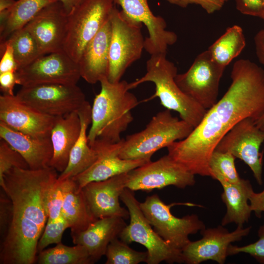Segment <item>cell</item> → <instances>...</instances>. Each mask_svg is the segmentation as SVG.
Wrapping results in <instances>:
<instances>
[{"label":"cell","instance_id":"cell-38","mask_svg":"<svg viewBox=\"0 0 264 264\" xmlns=\"http://www.w3.org/2000/svg\"><path fill=\"white\" fill-rule=\"evenodd\" d=\"M0 74L6 72H16L18 69L11 44L6 41L0 44Z\"/></svg>","mask_w":264,"mask_h":264},{"label":"cell","instance_id":"cell-37","mask_svg":"<svg viewBox=\"0 0 264 264\" xmlns=\"http://www.w3.org/2000/svg\"><path fill=\"white\" fill-rule=\"evenodd\" d=\"M64 196V180L61 181L57 179L51 188L47 198V220H55L61 216Z\"/></svg>","mask_w":264,"mask_h":264},{"label":"cell","instance_id":"cell-2","mask_svg":"<svg viewBox=\"0 0 264 264\" xmlns=\"http://www.w3.org/2000/svg\"><path fill=\"white\" fill-rule=\"evenodd\" d=\"M51 167L39 170L13 168L0 185L11 203V215L0 249V264H33L48 220L47 198L58 179Z\"/></svg>","mask_w":264,"mask_h":264},{"label":"cell","instance_id":"cell-41","mask_svg":"<svg viewBox=\"0 0 264 264\" xmlns=\"http://www.w3.org/2000/svg\"><path fill=\"white\" fill-rule=\"evenodd\" d=\"M16 85H18L16 72L9 71L0 74V88L3 94L14 95Z\"/></svg>","mask_w":264,"mask_h":264},{"label":"cell","instance_id":"cell-30","mask_svg":"<svg viewBox=\"0 0 264 264\" xmlns=\"http://www.w3.org/2000/svg\"><path fill=\"white\" fill-rule=\"evenodd\" d=\"M39 264H94L87 249L83 245L69 246L61 242L52 248L44 249L36 258Z\"/></svg>","mask_w":264,"mask_h":264},{"label":"cell","instance_id":"cell-24","mask_svg":"<svg viewBox=\"0 0 264 264\" xmlns=\"http://www.w3.org/2000/svg\"><path fill=\"white\" fill-rule=\"evenodd\" d=\"M81 128L77 111L56 117L50 135L53 153L49 166L57 172L62 173L66 168Z\"/></svg>","mask_w":264,"mask_h":264},{"label":"cell","instance_id":"cell-9","mask_svg":"<svg viewBox=\"0 0 264 264\" xmlns=\"http://www.w3.org/2000/svg\"><path fill=\"white\" fill-rule=\"evenodd\" d=\"M111 39L107 76L111 83H116L127 69L139 59L144 49L142 23L126 17L114 6L110 16Z\"/></svg>","mask_w":264,"mask_h":264},{"label":"cell","instance_id":"cell-13","mask_svg":"<svg viewBox=\"0 0 264 264\" xmlns=\"http://www.w3.org/2000/svg\"><path fill=\"white\" fill-rule=\"evenodd\" d=\"M264 142V130L258 127L252 118L247 117L224 135L215 151L229 153L243 161L252 171L257 183L262 185L263 155L260 150Z\"/></svg>","mask_w":264,"mask_h":264},{"label":"cell","instance_id":"cell-1","mask_svg":"<svg viewBox=\"0 0 264 264\" xmlns=\"http://www.w3.org/2000/svg\"><path fill=\"white\" fill-rule=\"evenodd\" d=\"M231 83L185 139L167 148L168 154L194 175L210 176L209 162L221 139L242 119L264 110V69L247 59L233 65Z\"/></svg>","mask_w":264,"mask_h":264},{"label":"cell","instance_id":"cell-44","mask_svg":"<svg viewBox=\"0 0 264 264\" xmlns=\"http://www.w3.org/2000/svg\"><path fill=\"white\" fill-rule=\"evenodd\" d=\"M1 199L3 200L5 206V208H4V211L6 213V214H8L7 213H8V212H7V211L10 208V207L11 206V203H10V204L9 206L8 207V208H7L8 207V204L10 203L9 198H8L7 199H5V198L4 199L2 197ZM2 210H3V209H2ZM8 216H9V215L8 216V215L7 216V215H0V227H1V228H2V230L4 228V226L6 224H7L8 226V222H7V220H9V221H10V220L8 219Z\"/></svg>","mask_w":264,"mask_h":264},{"label":"cell","instance_id":"cell-40","mask_svg":"<svg viewBox=\"0 0 264 264\" xmlns=\"http://www.w3.org/2000/svg\"><path fill=\"white\" fill-rule=\"evenodd\" d=\"M237 9L242 14L258 17L264 16L263 0H235Z\"/></svg>","mask_w":264,"mask_h":264},{"label":"cell","instance_id":"cell-22","mask_svg":"<svg viewBox=\"0 0 264 264\" xmlns=\"http://www.w3.org/2000/svg\"><path fill=\"white\" fill-rule=\"evenodd\" d=\"M111 33L110 18L82 54L78 64L81 77L88 83L94 84L107 77Z\"/></svg>","mask_w":264,"mask_h":264},{"label":"cell","instance_id":"cell-16","mask_svg":"<svg viewBox=\"0 0 264 264\" xmlns=\"http://www.w3.org/2000/svg\"><path fill=\"white\" fill-rule=\"evenodd\" d=\"M122 8V13L134 21L143 23L149 36L145 39L144 49L151 55L167 54L169 46L177 40L174 32L166 30L167 24L161 16L152 12L148 0H112Z\"/></svg>","mask_w":264,"mask_h":264},{"label":"cell","instance_id":"cell-36","mask_svg":"<svg viewBox=\"0 0 264 264\" xmlns=\"http://www.w3.org/2000/svg\"><path fill=\"white\" fill-rule=\"evenodd\" d=\"M258 236V241L244 246H239L231 244L228 248V256L244 253L250 255L259 263L264 264V223L259 227Z\"/></svg>","mask_w":264,"mask_h":264},{"label":"cell","instance_id":"cell-48","mask_svg":"<svg viewBox=\"0 0 264 264\" xmlns=\"http://www.w3.org/2000/svg\"><path fill=\"white\" fill-rule=\"evenodd\" d=\"M263 11H264V16H263V20L264 22V0H263Z\"/></svg>","mask_w":264,"mask_h":264},{"label":"cell","instance_id":"cell-3","mask_svg":"<svg viewBox=\"0 0 264 264\" xmlns=\"http://www.w3.org/2000/svg\"><path fill=\"white\" fill-rule=\"evenodd\" d=\"M101 90L91 106V127L88 133L90 145L95 141L115 143L132 122V110L139 104L136 97L129 91L125 80L110 82L107 77L99 81Z\"/></svg>","mask_w":264,"mask_h":264},{"label":"cell","instance_id":"cell-11","mask_svg":"<svg viewBox=\"0 0 264 264\" xmlns=\"http://www.w3.org/2000/svg\"><path fill=\"white\" fill-rule=\"evenodd\" d=\"M225 68L216 63L206 50L196 57L185 72L177 73L175 81L184 93L208 110L218 101Z\"/></svg>","mask_w":264,"mask_h":264},{"label":"cell","instance_id":"cell-43","mask_svg":"<svg viewBox=\"0 0 264 264\" xmlns=\"http://www.w3.org/2000/svg\"><path fill=\"white\" fill-rule=\"evenodd\" d=\"M254 40L257 57L264 66V28L256 33Z\"/></svg>","mask_w":264,"mask_h":264},{"label":"cell","instance_id":"cell-25","mask_svg":"<svg viewBox=\"0 0 264 264\" xmlns=\"http://www.w3.org/2000/svg\"><path fill=\"white\" fill-rule=\"evenodd\" d=\"M81 125V131L69 155V161L65 170L59 175L58 180L72 178L82 173L97 158L96 151L88 141L87 130L91 122V106L86 101L77 111Z\"/></svg>","mask_w":264,"mask_h":264},{"label":"cell","instance_id":"cell-39","mask_svg":"<svg viewBox=\"0 0 264 264\" xmlns=\"http://www.w3.org/2000/svg\"><path fill=\"white\" fill-rule=\"evenodd\" d=\"M169 3L185 8L190 4L200 6L208 14L220 10L225 2L223 0H166Z\"/></svg>","mask_w":264,"mask_h":264},{"label":"cell","instance_id":"cell-31","mask_svg":"<svg viewBox=\"0 0 264 264\" xmlns=\"http://www.w3.org/2000/svg\"><path fill=\"white\" fill-rule=\"evenodd\" d=\"M6 41L12 46L18 70L44 55L32 35L24 27L15 31Z\"/></svg>","mask_w":264,"mask_h":264},{"label":"cell","instance_id":"cell-35","mask_svg":"<svg viewBox=\"0 0 264 264\" xmlns=\"http://www.w3.org/2000/svg\"><path fill=\"white\" fill-rule=\"evenodd\" d=\"M28 169L29 166L22 155L13 149L5 140H0V185L3 183V176L13 168Z\"/></svg>","mask_w":264,"mask_h":264},{"label":"cell","instance_id":"cell-33","mask_svg":"<svg viewBox=\"0 0 264 264\" xmlns=\"http://www.w3.org/2000/svg\"><path fill=\"white\" fill-rule=\"evenodd\" d=\"M119 238L113 240L108 245L106 252V264H138L147 262V251H136Z\"/></svg>","mask_w":264,"mask_h":264},{"label":"cell","instance_id":"cell-12","mask_svg":"<svg viewBox=\"0 0 264 264\" xmlns=\"http://www.w3.org/2000/svg\"><path fill=\"white\" fill-rule=\"evenodd\" d=\"M195 176L167 154L128 172L126 188L147 192L170 185L184 189L195 184Z\"/></svg>","mask_w":264,"mask_h":264},{"label":"cell","instance_id":"cell-23","mask_svg":"<svg viewBox=\"0 0 264 264\" xmlns=\"http://www.w3.org/2000/svg\"><path fill=\"white\" fill-rule=\"evenodd\" d=\"M124 220L119 217L97 219L86 230L71 235L73 242L84 246L95 263L105 255L109 243L119 238L127 225Z\"/></svg>","mask_w":264,"mask_h":264},{"label":"cell","instance_id":"cell-46","mask_svg":"<svg viewBox=\"0 0 264 264\" xmlns=\"http://www.w3.org/2000/svg\"><path fill=\"white\" fill-rule=\"evenodd\" d=\"M16 1L15 0H0V12L11 8Z\"/></svg>","mask_w":264,"mask_h":264},{"label":"cell","instance_id":"cell-20","mask_svg":"<svg viewBox=\"0 0 264 264\" xmlns=\"http://www.w3.org/2000/svg\"><path fill=\"white\" fill-rule=\"evenodd\" d=\"M128 173L106 180L90 182L82 189L89 209L96 219L110 217L130 218L128 210L119 202L126 188Z\"/></svg>","mask_w":264,"mask_h":264},{"label":"cell","instance_id":"cell-27","mask_svg":"<svg viewBox=\"0 0 264 264\" xmlns=\"http://www.w3.org/2000/svg\"><path fill=\"white\" fill-rule=\"evenodd\" d=\"M64 195L61 215L71 229V235L86 230L97 220L91 212L82 189H78L72 178L64 180Z\"/></svg>","mask_w":264,"mask_h":264},{"label":"cell","instance_id":"cell-47","mask_svg":"<svg viewBox=\"0 0 264 264\" xmlns=\"http://www.w3.org/2000/svg\"><path fill=\"white\" fill-rule=\"evenodd\" d=\"M253 119L258 127L264 130V110L258 116Z\"/></svg>","mask_w":264,"mask_h":264},{"label":"cell","instance_id":"cell-10","mask_svg":"<svg viewBox=\"0 0 264 264\" xmlns=\"http://www.w3.org/2000/svg\"><path fill=\"white\" fill-rule=\"evenodd\" d=\"M16 96L40 112L54 117L78 111L86 101L84 93L77 85L44 84L22 86Z\"/></svg>","mask_w":264,"mask_h":264},{"label":"cell","instance_id":"cell-34","mask_svg":"<svg viewBox=\"0 0 264 264\" xmlns=\"http://www.w3.org/2000/svg\"><path fill=\"white\" fill-rule=\"evenodd\" d=\"M67 228H69L68 224L62 215L55 220H47L38 242L37 254L48 245L61 242L63 233Z\"/></svg>","mask_w":264,"mask_h":264},{"label":"cell","instance_id":"cell-4","mask_svg":"<svg viewBox=\"0 0 264 264\" xmlns=\"http://www.w3.org/2000/svg\"><path fill=\"white\" fill-rule=\"evenodd\" d=\"M167 54L152 55L146 62L144 75L129 83L130 89L147 82L155 86L154 93L146 101L158 97L166 109L179 114L181 119L194 128L203 119L207 110L184 93L175 81L177 69L166 57Z\"/></svg>","mask_w":264,"mask_h":264},{"label":"cell","instance_id":"cell-32","mask_svg":"<svg viewBox=\"0 0 264 264\" xmlns=\"http://www.w3.org/2000/svg\"><path fill=\"white\" fill-rule=\"evenodd\" d=\"M235 158L229 153L214 151L209 162L210 177L218 181L222 179L231 183L240 182L241 178L236 169Z\"/></svg>","mask_w":264,"mask_h":264},{"label":"cell","instance_id":"cell-26","mask_svg":"<svg viewBox=\"0 0 264 264\" xmlns=\"http://www.w3.org/2000/svg\"><path fill=\"white\" fill-rule=\"evenodd\" d=\"M218 181L223 189L221 197L226 207L221 225L224 226L235 223L237 226L243 227L248 221L252 212L249 203L250 195L254 192L250 182L243 178L236 183L222 179Z\"/></svg>","mask_w":264,"mask_h":264},{"label":"cell","instance_id":"cell-15","mask_svg":"<svg viewBox=\"0 0 264 264\" xmlns=\"http://www.w3.org/2000/svg\"><path fill=\"white\" fill-rule=\"evenodd\" d=\"M251 226H237L229 232L222 225L200 231L202 238L190 242L182 249L183 263L199 264L212 260L223 264L228 256L227 250L231 243L239 241L251 231Z\"/></svg>","mask_w":264,"mask_h":264},{"label":"cell","instance_id":"cell-28","mask_svg":"<svg viewBox=\"0 0 264 264\" xmlns=\"http://www.w3.org/2000/svg\"><path fill=\"white\" fill-rule=\"evenodd\" d=\"M245 45L242 29L238 25H234L227 28L207 50L216 63L225 68L241 53Z\"/></svg>","mask_w":264,"mask_h":264},{"label":"cell","instance_id":"cell-42","mask_svg":"<svg viewBox=\"0 0 264 264\" xmlns=\"http://www.w3.org/2000/svg\"><path fill=\"white\" fill-rule=\"evenodd\" d=\"M249 204L256 216L261 218L264 212V190L259 193L253 192L249 198Z\"/></svg>","mask_w":264,"mask_h":264},{"label":"cell","instance_id":"cell-8","mask_svg":"<svg viewBox=\"0 0 264 264\" xmlns=\"http://www.w3.org/2000/svg\"><path fill=\"white\" fill-rule=\"evenodd\" d=\"M179 204L201 206L192 203L166 204L157 194L148 196L139 202L142 212L157 234L172 247L182 251L191 241L189 236L204 229L205 226L196 214L182 218L173 215L171 208Z\"/></svg>","mask_w":264,"mask_h":264},{"label":"cell","instance_id":"cell-14","mask_svg":"<svg viewBox=\"0 0 264 264\" xmlns=\"http://www.w3.org/2000/svg\"><path fill=\"white\" fill-rule=\"evenodd\" d=\"M18 85H77L81 78L79 66L64 51L44 54L16 72Z\"/></svg>","mask_w":264,"mask_h":264},{"label":"cell","instance_id":"cell-6","mask_svg":"<svg viewBox=\"0 0 264 264\" xmlns=\"http://www.w3.org/2000/svg\"><path fill=\"white\" fill-rule=\"evenodd\" d=\"M112 0H82L68 14L63 51L78 63L85 47L108 21Z\"/></svg>","mask_w":264,"mask_h":264},{"label":"cell","instance_id":"cell-49","mask_svg":"<svg viewBox=\"0 0 264 264\" xmlns=\"http://www.w3.org/2000/svg\"><path fill=\"white\" fill-rule=\"evenodd\" d=\"M225 2L227 1L228 0H223Z\"/></svg>","mask_w":264,"mask_h":264},{"label":"cell","instance_id":"cell-17","mask_svg":"<svg viewBox=\"0 0 264 264\" xmlns=\"http://www.w3.org/2000/svg\"><path fill=\"white\" fill-rule=\"evenodd\" d=\"M123 139L115 143L95 141L89 145L96 151L97 158L88 169L72 178L78 190H81L90 182L106 180L129 172L147 163L143 160H127L120 157Z\"/></svg>","mask_w":264,"mask_h":264},{"label":"cell","instance_id":"cell-18","mask_svg":"<svg viewBox=\"0 0 264 264\" xmlns=\"http://www.w3.org/2000/svg\"><path fill=\"white\" fill-rule=\"evenodd\" d=\"M67 17L63 4L57 0L44 7L24 26L43 55L63 51Z\"/></svg>","mask_w":264,"mask_h":264},{"label":"cell","instance_id":"cell-5","mask_svg":"<svg viewBox=\"0 0 264 264\" xmlns=\"http://www.w3.org/2000/svg\"><path fill=\"white\" fill-rule=\"evenodd\" d=\"M194 127L165 110L154 116L144 129L124 138L119 156L127 160L151 161L158 150L186 138Z\"/></svg>","mask_w":264,"mask_h":264},{"label":"cell","instance_id":"cell-21","mask_svg":"<svg viewBox=\"0 0 264 264\" xmlns=\"http://www.w3.org/2000/svg\"><path fill=\"white\" fill-rule=\"evenodd\" d=\"M0 138L22 155L29 169L39 170L49 167L53 153L50 137L28 135L0 122Z\"/></svg>","mask_w":264,"mask_h":264},{"label":"cell","instance_id":"cell-45","mask_svg":"<svg viewBox=\"0 0 264 264\" xmlns=\"http://www.w3.org/2000/svg\"><path fill=\"white\" fill-rule=\"evenodd\" d=\"M63 4L66 13L68 14L82 0H57Z\"/></svg>","mask_w":264,"mask_h":264},{"label":"cell","instance_id":"cell-7","mask_svg":"<svg viewBox=\"0 0 264 264\" xmlns=\"http://www.w3.org/2000/svg\"><path fill=\"white\" fill-rule=\"evenodd\" d=\"M134 192L125 188L120 196V200L129 212L130 220L119 238L128 244L135 242L143 245L148 254L147 264L183 263L181 251L170 245L154 230L142 212Z\"/></svg>","mask_w":264,"mask_h":264},{"label":"cell","instance_id":"cell-19","mask_svg":"<svg viewBox=\"0 0 264 264\" xmlns=\"http://www.w3.org/2000/svg\"><path fill=\"white\" fill-rule=\"evenodd\" d=\"M55 119L22 103L16 95L0 96V122L13 130L35 137H50Z\"/></svg>","mask_w":264,"mask_h":264},{"label":"cell","instance_id":"cell-29","mask_svg":"<svg viewBox=\"0 0 264 264\" xmlns=\"http://www.w3.org/2000/svg\"><path fill=\"white\" fill-rule=\"evenodd\" d=\"M57 0H18L10 8L6 21L0 25L2 44L16 31L23 27L40 11Z\"/></svg>","mask_w":264,"mask_h":264}]
</instances>
